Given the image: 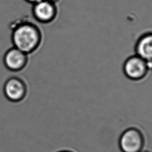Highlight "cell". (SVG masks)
I'll return each instance as SVG.
<instances>
[{
	"label": "cell",
	"instance_id": "cell-2",
	"mask_svg": "<svg viewBox=\"0 0 152 152\" xmlns=\"http://www.w3.org/2000/svg\"><path fill=\"white\" fill-rule=\"evenodd\" d=\"M122 152H140L144 146V137L140 128L131 126L125 129L118 140Z\"/></svg>",
	"mask_w": 152,
	"mask_h": 152
},
{
	"label": "cell",
	"instance_id": "cell-11",
	"mask_svg": "<svg viewBox=\"0 0 152 152\" xmlns=\"http://www.w3.org/2000/svg\"><path fill=\"white\" fill-rule=\"evenodd\" d=\"M46 1H48L49 2H53V3H55L56 1H58V0H46Z\"/></svg>",
	"mask_w": 152,
	"mask_h": 152
},
{
	"label": "cell",
	"instance_id": "cell-1",
	"mask_svg": "<svg viewBox=\"0 0 152 152\" xmlns=\"http://www.w3.org/2000/svg\"><path fill=\"white\" fill-rule=\"evenodd\" d=\"M42 40L41 30L31 22L21 21L12 27L11 40L14 47L27 55L38 49Z\"/></svg>",
	"mask_w": 152,
	"mask_h": 152
},
{
	"label": "cell",
	"instance_id": "cell-5",
	"mask_svg": "<svg viewBox=\"0 0 152 152\" xmlns=\"http://www.w3.org/2000/svg\"><path fill=\"white\" fill-rule=\"evenodd\" d=\"M27 61L28 55L14 46L8 49L4 55V64L11 71L22 70L26 66Z\"/></svg>",
	"mask_w": 152,
	"mask_h": 152
},
{
	"label": "cell",
	"instance_id": "cell-6",
	"mask_svg": "<svg viewBox=\"0 0 152 152\" xmlns=\"http://www.w3.org/2000/svg\"><path fill=\"white\" fill-rule=\"evenodd\" d=\"M32 14L37 21L48 23L55 18L57 9L55 3L46 0H41L33 4Z\"/></svg>",
	"mask_w": 152,
	"mask_h": 152
},
{
	"label": "cell",
	"instance_id": "cell-8",
	"mask_svg": "<svg viewBox=\"0 0 152 152\" xmlns=\"http://www.w3.org/2000/svg\"><path fill=\"white\" fill-rule=\"evenodd\" d=\"M26 2H28V3H30V4H34L37 2H39L41 0H25Z\"/></svg>",
	"mask_w": 152,
	"mask_h": 152
},
{
	"label": "cell",
	"instance_id": "cell-10",
	"mask_svg": "<svg viewBox=\"0 0 152 152\" xmlns=\"http://www.w3.org/2000/svg\"><path fill=\"white\" fill-rule=\"evenodd\" d=\"M56 152H72L71 151L68 150H64V149H60L59 150L56 151Z\"/></svg>",
	"mask_w": 152,
	"mask_h": 152
},
{
	"label": "cell",
	"instance_id": "cell-7",
	"mask_svg": "<svg viewBox=\"0 0 152 152\" xmlns=\"http://www.w3.org/2000/svg\"><path fill=\"white\" fill-rule=\"evenodd\" d=\"M137 55L146 62L152 61V33L142 35L137 40L135 46Z\"/></svg>",
	"mask_w": 152,
	"mask_h": 152
},
{
	"label": "cell",
	"instance_id": "cell-9",
	"mask_svg": "<svg viewBox=\"0 0 152 152\" xmlns=\"http://www.w3.org/2000/svg\"><path fill=\"white\" fill-rule=\"evenodd\" d=\"M140 152H151L150 150H149L147 147H145V146H143V148L142 150L140 151Z\"/></svg>",
	"mask_w": 152,
	"mask_h": 152
},
{
	"label": "cell",
	"instance_id": "cell-4",
	"mask_svg": "<svg viewBox=\"0 0 152 152\" xmlns=\"http://www.w3.org/2000/svg\"><path fill=\"white\" fill-rule=\"evenodd\" d=\"M148 70L147 62L138 55L130 56L123 65L125 75L132 80H141L145 77Z\"/></svg>",
	"mask_w": 152,
	"mask_h": 152
},
{
	"label": "cell",
	"instance_id": "cell-3",
	"mask_svg": "<svg viewBox=\"0 0 152 152\" xmlns=\"http://www.w3.org/2000/svg\"><path fill=\"white\" fill-rule=\"evenodd\" d=\"M3 91L5 97L11 102L22 101L27 94V86L25 81L18 77H12L6 80Z\"/></svg>",
	"mask_w": 152,
	"mask_h": 152
}]
</instances>
